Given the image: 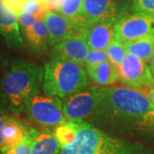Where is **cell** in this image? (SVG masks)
Masks as SVG:
<instances>
[{"instance_id":"f1b7e54d","label":"cell","mask_w":154,"mask_h":154,"mask_svg":"<svg viewBox=\"0 0 154 154\" xmlns=\"http://www.w3.org/2000/svg\"><path fill=\"white\" fill-rule=\"evenodd\" d=\"M0 64H1V63H0ZM0 66H1V65H0Z\"/></svg>"},{"instance_id":"5b68a950","label":"cell","mask_w":154,"mask_h":154,"mask_svg":"<svg viewBox=\"0 0 154 154\" xmlns=\"http://www.w3.org/2000/svg\"><path fill=\"white\" fill-rule=\"evenodd\" d=\"M25 111L31 121L45 128H56L67 122L63 101L56 96L36 94L28 101Z\"/></svg>"},{"instance_id":"d4e9b609","label":"cell","mask_w":154,"mask_h":154,"mask_svg":"<svg viewBox=\"0 0 154 154\" xmlns=\"http://www.w3.org/2000/svg\"><path fill=\"white\" fill-rule=\"evenodd\" d=\"M22 1V0H5L6 4L14 11L17 10V8ZM42 1L45 4V5L48 7L49 11H55L62 3L63 0H42Z\"/></svg>"},{"instance_id":"4fadbf2b","label":"cell","mask_w":154,"mask_h":154,"mask_svg":"<svg viewBox=\"0 0 154 154\" xmlns=\"http://www.w3.org/2000/svg\"><path fill=\"white\" fill-rule=\"evenodd\" d=\"M90 48L84 38H69L53 45L55 57L64 58L85 64Z\"/></svg>"},{"instance_id":"6da1fadb","label":"cell","mask_w":154,"mask_h":154,"mask_svg":"<svg viewBox=\"0 0 154 154\" xmlns=\"http://www.w3.org/2000/svg\"><path fill=\"white\" fill-rule=\"evenodd\" d=\"M101 91L100 103L88 123L108 134L154 141V105L142 90L102 87Z\"/></svg>"},{"instance_id":"ffe728a7","label":"cell","mask_w":154,"mask_h":154,"mask_svg":"<svg viewBox=\"0 0 154 154\" xmlns=\"http://www.w3.org/2000/svg\"><path fill=\"white\" fill-rule=\"evenodd\" d=\"M77 132V122L67 121L56 127L53 134L60 144L61 148L67 146L75 140Z\"/></svg>"},{"instance_id":"52a82bcc","label":"cell","mask_w":154,"mask_h":154,"mask_svg":"<svg viewBox=\"0 0 154 154\" xmlns=\"http://www.w3.org/2000/svg\"><path fill=\"white\" fill-rule=\"evenodd\" d=\"M132 12V0H84L83 14L88 22L116 24Z\"/></svg>"},{"instance_id":"ba28073f","label":"cell","mask_w":154,"mask_h":154,"mask_svg":"<svg viewBox=\"0 0 154 154\" xmlns=\"http://www.w3.org/2000/svg\"><path fill=\"white\" fill-rule=\"evenodd\" d=\"M117 69L119 80L128 88H154V75L150 66L137 57L127 53L124 60Z\"/></svg>"},{"instance_id":"484cf974","label":"cell","mask_w":154,"mask_h":154,"mask_svg":"<svg viewBox=\"0 0 154 154\" xmlns=\"http://www.w3.org/2000/svg\"><path fill=\"white\" fill-rule=\"evenodd\" d=\"M11 116L5 115H0V149L3 147L4 146V138H3V129L9 121Z\"/></svg>"},{"instance_id":"44dd1931","label":"cell","mask_w":154,"mask_h":154,"mask_svg":"<svg viewBox=\"0 0 154 154\" xmlns=\"http://www.w3.org/2000/svg\"><path fill=\"white\" fill-rule=\"evenodd\" d=\"M105 51L109 57V60L117 68L121 65L127 55V51L123 42L117 39L111 41V43L105 49Z\"/></svg>"},{"instance_id":"5bb4252c","label":"cell","mask_w":154,"mask_h":154,"mask_svg":"<svg viewBox=\"0 0 154 154\" xmlns=\"http://www.w3.org/2000/svg\"><path fill=\"white\" fill-rule=\"evenodd\" d=\"M23 39L33 52L41 53L48 49L49 33L43 19H38L32 26L22 29Z\"/></svg>"},{"instance_id":"4316f807","label":"cell","mask_w":154,"mask_h":154,"mask_svg":"<svg viewBox=\"0 0 154 154\" xmlns=\"http://www.w3.org/2000/svg\"><path fill=\"white\" fill-rule=\"evenodd\" d=\"M142 90L145 94L148 96V98L151 99V101L154 105V88H146V89H140Z\"/></svg>"},{"instance_id":"ac0fdd59","label":"cell","mask_w":154,"mask_h":154,"mask_svg":"<svg viewBox=\"0 0 154 154\" xmlns=\"http://www.w3.org/2000/svg\"><path fill=\"white\" fill-rule=\"evenodd\" d=\"M127 53L148 62L154 53V35L127 40L123 42Z\"/></svg>"},{"instance_id":"8fae6325","label":"cell","mask_w":154,"mask_h":154,"mask_svg":"<svg viewBox=\"0 0 154 154\" xmlns=\"http://www.w3.org/2000/svg\"><path fill=\"white\" fill-rule=\"evenodd\" d=\"M0 34L11 49L21 48L23 45L17 15L3 0H0Z\"/></svg>"},{"instance_id":"83f0119b","label":"cell","mask_w":154,"mask_h":154,"mask_svg":"<svg viewBox=\"0 0 154 154\" xmlns=\"http://www.w3.org/2000/svg\"><path fill=\"white\" fill-rule=\"evenodd\" d=\"M150 69H151V70H152L154 75V53L152 57V58H151V60H150Z\"/></svg>"},{"instance_id":"7c38bea8","label":"cell","mask_w":154,"mask_h":154,"mask_svg":"<svg viewBox=\"0 0 154 154\" xmlns=\"http://www.w3.org/2000/svg\"><path fill=\"white\" fill-rule=\"evenodd\" d=\"M115 25L113 23L90 22L84 35L91 50H105L115 38Z\"/></svg>"},{"instance_id":"603a6c76","label":"cell","mask_w":154,"mask_h":154,"mask_svg":"<svg viewBox=\"0 0 154 154\" xmlns=\"http://www.w3.org/2000/svg\"><path fill=\"white\" fill-rule=\"evenodd\" d=\"M108 60L109 57L105 50H90L85 61V66L86 68L94 66Z\"/></svg>"},{"instance_id":"277c9868","label":"cell","mask_w":154,"mask_h":154,"mask_svg":"<svg viewBox=\"0 0 154 154\" xmlns=\"http://www.w3.org/2000/svg\"><path fill=\"white\" fill-rule=\"evenodd\" d=\"M44 69L42 88L46 95L65 99L88 87V73L77 62L54 57Z\"/></svg>"},{"instance_id":"2e32d148","label":"cell","mask_w":154,"mask_h":154,"mask_svg":"<svg viewBox=\"0 0 154 154\" xmlns=\"http://www.w3.org/2000/svg\"><path fill=\"white\" fill-rule=\"evenodd\" d=\"M87 73L90 79L100 86H109L119 80L117 67L110 60L100 63L94 66L88 67Z\"/></svg>"},{"instance_id":"3957f363","label":"cell","mask_w":154,"mask_h":154,"mask_svg":"<svg viewBox=\"0 0 154 154\" xmlns=\"http://www.w3.org/2000/svg\"><path fill=\"white\" fill-rule=\"evenodd\" d=\"M60 154H154V148L116 137L88 122L77 123L75 140L62 147Z\"/></svg>"},{"instance_id":"cb8c5ba5","label":"cell","mask_w":154,"mask_h":154,"mask_svg":"<svg viewBox=\"0 0 154 154\" xmlns=\"http://www.w3.org/2000/svg\"><path fill=\"white\" fill-rule=\"evenodd\" d=\"M132 12L154 14V0H132Z\"/></svg>"},{"instance_id":"9a60e30c","label":"cell","mask_w":154,"mask_h":154,"mask_svg":"<svg viewBox=\"0 0 154 154\" xmlns=\"http://www.w3.org/2000/svg\"><path fill=\"white\" fill-rule=\"evenodd\" d=\"M31 154H58L61 146L53 133L32 128Z\"/></svg>"},{"instance_id":"8992f818","label":"cell","mask_w":154,"mask_h":154,"mask_svg":"<svg viewBox=\"0 0 154 154\" xmlns=\"http://www.w3.org/2000/svg\"><path fill=\"white\" fill-rule=\"evenodd\" d=\"M101 88H86L63 99V109L67 121L88 122L100 103Z\"/></svg>"},{"instance_id":"d6986e66","label":"cell","mask_w":154,"mask_h":154,"mask_svg":"<svg viewBox=\"0 0 154 154\" xmlns=\"http://www.w3.org/2000/svg\"><path fill=\"white\" fill-rule=\"evenodd\" d=\"M83 2L84 0H63L55 11L81 26L88 27L90 22L84 17Z\"/></svg>"},{"instance_id":"9c48e42d","label":"cell","mask_w":154,"mask_h":154,"mask_svg":"<svg viewBox=\"0 0 154 154\" xmlns=\"http://www.w3.org/2000/svg\"><path fill=\"white\" fill-rule=\"evenodd\" d=\"M154 35V14L130 13L115 25V38L124 42Z\"/></svg>"},{"instance_id":"7a4b0ae2","label":"cell","mask_w":154,"mask_h":154,"mask_svg":"<svg viewBox=\"0 0 154 154\" xmlns=\"http://www.w3.org/2000/svg\"><path fill=\"white\" fill-rule=\"evenodd\" d=\"M45 69L26 60L11 63L9 70L0 81V99L14 114L25 110L28 101L40 93Z\"/></svg>"},{"instance_id":"30bf717a","label":"cell","mask_w":154,"mask_h":154,"mask_svg":"<svg viewBox=\"0 0 154 154\" xmlns=\"http://www.w3.org/2000/svg\"><path fill=\"white\" fill-rule=\"evenodd\" d=\"M43 20L48 29L50 44L51 45L69 38H84L87 27L77 24L57 11L45 12Z\"/></svg>"},{"instance_id":"e0dca14e","label":"cell","mask_w":154,"mask_h":154,"mask_svg":"<svg viewBox=\"0 0 154 154\" xmlns=\"http://www.w3.org/2000/svg\"><path fill=\"white\" fill-rule=\"evenodd\" d=\"M29 130L30 128L28 126L11 116L3 129L4 146L2 148H11L18 146L22 143Z\"/></svg>"},{"instance_id":"7402d4cb","label":"cell","mask_w":154,"mask_h":154,"mask_svg":"<svg viewBox=\"0 0 154 154\" xmlns=\"http://www.w3.org/2000/svg\"><path fill=\"white\" fill-rule=\"evenodd\" d=\"M32 128H30L22 142L15 147L0 149V154H31L32 146Z\"/></svg>"}]
</instances>
